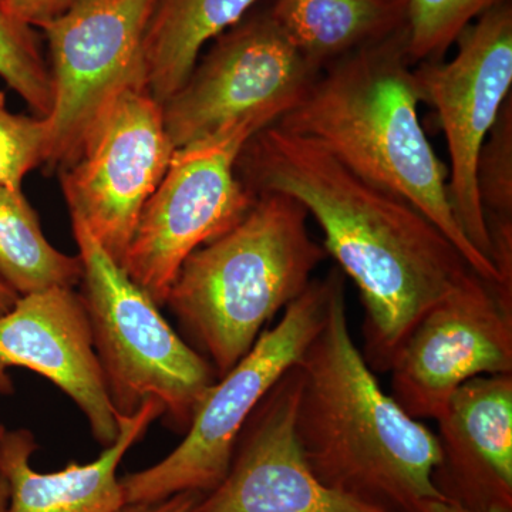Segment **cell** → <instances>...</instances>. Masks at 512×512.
Returning a JSON list of instances; mask_svg holds the SVG:
<instances>
[{"mask_svg":"<svg viewBox=\"0 0 512 512\" xmlns=\"http://www.w3.org/2000/svg\"><path fill=\"white\" fill-rule=\"evenodd\" d=\"M413 66L404 26L329 64L274 124L311 138L367 183L409 202L453 242L477 275L512 295L458 225L446 164L421 127Z\"/></svg>","mask_w":512,"mask_h":512,"instance_id":"3957f363","label":"cell"},{"mask_svg":"<svg viewBox=\"0 0 512 512\" xmlns=\"http://www.w3.org/2000/svg\"><path fill=\"white\" fill-rule=\"evenodd\" d=\"M328 275L325 319L296 363L303 456L323 484L384 510L420 512L447 501L433 481L436 434L383 392L350 333L345 275Z\"/></svg>","mask_w":512,"mask_h":512,"instance_id":"7a4b0ae2","label":"cell"},{"mask_svg":"<svg viewBox=\"0 0 512 512\" xmlns=\"http://www.w3.org/2000/svg\"><path fill=\"white\" fill-rule=\"evenodd\" d=\"M420 512H474L467 510V508L460 507L457 504L448 503V501L443 500H433L429 501V503L424 504V507L421 508ZM498 512V511H491Z\"/></svg>","mask_w":512,"mask_h":512,"instance_id":"484cf974","label":"cell"},{"mask_svg":"<svg viewBox=\"0 0 512 512\" xmlns=\"http://www.w3.org/2000/svg\"><path fill=\"white\" fill-rule=\"evenodd\" d=\"M507 0H406L407 53L420 64L443 60L458 37Z\"/></svg>","mask_w":512,"mask_h":512,"instance_id":"7402d4cb","label":"cell"},{"mask_svg":"<svg viewBox=\"0 0 512 512\" xmlns=\"http://www.w3.org/2000/svg\"><path fill=\"white\" fill-rule=\"evenodd\" d=\"M389 372L390 396L416 420H436L468 380L512 375V296L471 272L414 326Z\"/></svg>","mask_w":512,"mask_h":512,"instance_id":"7c38bea8","label":"cell"},{"mask_svg":"<svg viewBox=\"0 0 512 512\" xmlns=\"http://www.w3.org/2000/svg\"><path fill=\"white\" fill-rule=\"evenodd\" d=\"M82 261V295L94 350L111 404L131 416L148 400L163 406V420L185 434L208 390L214 367L161 315L160 306L128 278L86 227L72 218Z\"/></svg>","mask_w":512,"mask_h":512,"instance_id":"5b68a950","label":"cell"},{"mask_svg":"<svg viewBox=\"0 0 512 512\" xmlns=\"http://www.w3.org/2000/svg\"><path fill=\"white\" fill-rule=\"evenodd\" d=\"M308 218L291 195L266 192L244 220L181 265L165 306L218 379L302 295L328 256L311 237Z\"/></svg>","mask_w":512,"mask_h":512,"instance_id":"277c9868","label":"cell"},{"mask_svg":"<svg viewBox=\"0 0 512 512\" xmlns=\"http://www.w3.org/2000/svg\"><path fill=\"white\" fill-rule=\"evenodd\" d=\"M436 420L437 490L470 511L512 512V375L468 380Z\"/></svg>","mask_w":512,"mask_h":512,"instance_id":"9a60e30c","label":"cell"},{"mask_svg":"<svg viewBox=\"0 0 512 512\" xmlns=\"http://www.w3.org/2000/svg\"><path fill=\"white\" fill-rule=\"evenodd\" d=\"M80 279L79 255L63 254L47 241L39 215L23 191L0 187V281L25 296L50 288H76Z\"/></svg>","mask_w":512,"mask_h":512,"instance_id":"d6986e66","label":"cell"},{"mask_svg":"<svg viewBox=\"0 0 512 512\" xmlns=\"http://www.w3.org/2000/svg\"><path fill=\"white\" fill-rule=\"evenodd\" d=\"M298 394L295 365L256 406L227 476L192 512H393L333 490L313 474L296 437Z\"/></svg>","mask_w":512,"mask_h":512,"instance_id":"4fadbf2b","label":"cell"},{"mask_svg":"<svg viewBox=\"0 0 512 512\" xmlns=\"http://www.w3.org/2000/svg\"><path fill=\"white\" fill-rule=\"evenodd\" d=\"M202 495L195 491H185L156 503L126 504L120 512H192Z\"/></svg>","mask_w":512,"mask_h":512,"instance_id":"d4e9b609","label":"cell"},{"mask_svg":"<svg viewBox=\"0 0 512 512\" xmlns=\"http://www.w3.org/2000/svg\"><path fill=\"white\" fill-rule=\"evenodd\" d=\"M49 138L46 117L12 113L0 92V187L23 191L26 175L46 163Z\"/></svg>","mask_w":512,"mask_h":512,"instance_id":"603a6c76","label":"cell"},{"mask_svg":"<svg viewBox=\"0 0 512 512\" xmlns=\"http://www.w3.org/2000/svg\"><path fill=\"white\" fill-rule=\"evenodd\" d=\"M163 414L161 403L148 400L131 416H119V437L97 460L49 474L30 466L39 448L32 431H6L0 440V476L9 487L8 512H120L126 504L117 468Z\"/></svg>","mask_w":512,"mask_h":512,"instance_id":"2e32d148","label":"cell"},{"mask_svg":"<svg viewBox=\"0 0 512 512\" xmlns=\"http://www.w3.org/2000/svg\"><path fill=\"white\" fill-rule=\"evenodd\" d=\"M73 2L74 0H0V6L30 28L40 29L62 15Z\"/></svg>","mask_w":512,"mask_h":512,"instance_id":"cb8c5ba5","label":"cell"},{"mask_svg":"<svg viewBox=\"0 0 512 512\" xmlns=\"http://www.w3.org/2000/svg\"><path fill=\"white\" fill-rule=\"evenodd\" d=\"M328 295L329 275L312 279L274 328L208 390L180 446L160 463L120 478L124 504L156 503L185 491L208 494L224 480L249 416L319 332Z\"/></svg>","mask_w":512,"mask_h":512,"instance_id":"8992f818","label":"cell"},{"mask_svg":"<svg viewBox=\"0 0 512 512\" xmlns=\"http://www.w3.org/2000/svg\"><path fill=\"white\" fill-rule=\"evenodd\" d=\"M269 12L320 72L406 26V0H274Z\"/></svg>","mask_w":512,"mask_h":512,"instance_id":"e0dca14e","label":"cell"},{"mask_svg":"<svg viewBox=\"0 0 512 512\" xmlns=\"http://www.w3.org/2000/svg\"><path fill=\"white\" fill-rule=\"evenodd\" d=\"M10 367L46 377L79 406L97 443L119 437V414L111 404L94 350L92 326L80 292L50 288L19 296L0 316V393L13 392Z\"/></svg>","mask_w":512,"mask_h":512,"instance_id":"5bb4252c","label":"cell"},{"mask_svg":"<svg viewBox=\"0 0 512 512\" xmlns=\"http://www.w3.org/2000/svg\"><path fill=\"white\" fill-rule=\"evenodd\" d=\"M5 434H6L5 426H3V424H0V440H2V437L5 436Z\"/></svg>","mask_w":512,"mask_h":512,"instance_id":"f1b7e54d","label":"cell"},{"mask_svg":"<svg viewBox=\"0 0 512 512\" xmlns=\"http://www.w3.org/2000/svg\"><path fill=\"white\" fill-rule=\"evenodd\" d=\"M477 190L491 241V261L503 278L512 276V101L485 141L477 165Z\"/></svg>","mask_w":512,"mask_h":512,"instance_id":"ffe728a7","label":"cell"},{"mask_svg":"<svg viewBox=\"0 0 512 512\" xmlns=\"http://www.w3.org/2000/svg\"><path fill=\"white\" fill-rule=\"evenodd\" d=\"M256 0H157L144 42L147 87L163 106L187 82L202 47L247 15Z\"/></svg>","mask_w":512,"mask_h":512,"instance_id":"ac0fdd59","label":"cell"},{"mask_svg":"<svg viewBox=\"0 0 512 512\" xmlns=\"http://www.w3.org/2000/svg\"><path fill=\"white\" fill-rule=\"evenodd\" d=\"M9 487L5 478L0 476V512H8Z\"/></svg>","mask_w":512,"mask_h":512,"instance_id":"4316f807","label":"cell"},{"mask_svg":"<svg viewBox=\"0 0 512 512\" xmlns=\"http://www.w3.org/2000/svg\"><path fill=\"white\" fill-rule=\"evenodd\" d=\"M237 175L255 197L291 195L318 222L323 248L359 289L362 355L373 372H389L414 326L473 272L420 211L311 138L276 124L262 128L242 147Z\"/></svg>","mask_w":512,"mask_h":512,"instance_id":"6da1fadb","label":"cell"},{"mask_svg":"<svg viewBox=\"0 0 512 512\" xmlns=\"http://www.w3.org/2000/svg\"><path fill=\"white\" fill-rule=\"evenodd\" d=\"M450 62L414 69L421 103L437 111L450 154L447 190L460 228L491 261V241L477 190V165L512 86V8L505 2L480 16L457 39ZM494 265V264H493Z\"/></svg>","mask_w":512,"mask_h":512,"instance_id":"30bf717a","label":"cell"},{"mask_svg":"<svg viewBox=\"0 0 512 512\" xmlns=\"http://www.w3.org/2000/svg\"><path fill=\"white\" fill-rule=\"evenodd\" d=\"M6 298H8V289H6V286L0 282V309L5 305Z\"/></svg>","mask_w":512,"mask_h":512,"instance_id":"83f0119b","label":"cell"},{"mask_svg":"<svg viewBox=\"0 0 512 512\" xmlns=\"http://www.w3.org/2000/svg\"><path fill=\"white\" fill-rule=\"evenodd\" d=\"M0 79L22 97L33 114L49 117L55 84L35 29L0 6Z\"/></svg>","mask_w":512,"mask_h":512,"instance_id":"44dd1931","label":"cell"},{"mask_svg":"<svg viewBox=\"0 0 512 512\" xmlns=\"http://www.w3.org/2000/svg\"><path fill=\"white\" fill-rule=\"evenodd\" d=\"M322 73L296 49L271 12L242 19L215 39L187 82L163 104L175 148L241 123H276Z\"/></svg>","mask_w":512,"mask_h":512,"instance_id":"ba28073f","label":"cell"},{"mask_svg":"<svg viewBox=\"0 0 512 512\" xmlns=\"http://www.w3.org/2000/svg\"><path fill=\"white\" fill-rule=\"evenodd\" d=\"M157 0H74L43 28L55 104L45 167L72 163L87 130L128 86L147 84L144 42Z\"/></svg>","mask_w":512,"mask_h":512,"instance_id":"8fae6325","label":"cell"},{"mask_svg":"<svg viewBox=\"0 0 512 512\" xmlns=\"http://www.w3.org/2000/svg\"><path fill=\"white\" fill-rule=\"evenodd\" d=\"M175 150L163 106L147 84H134L104 107L72 163L59 171L70 218L119 265Z\"/></svg>","mask_w":512,"mask_h":512,"instance_id":"9c48e42d","label":"cell"},{"mask_svg":"<svg viewBox=\"0 0 512 512\" xmlns=\"http://www.w3.org/2000/svg\"><path fill=\"white\" fill-rule=\"evenodd\" d=\"M262 128L247 121L175 150L120 264L160 308L185 259L231 231L254 207L256 197L239 180L237 160Z\"/></svg>","mask_w":512,"mask_h":512,"instance_id":"52a82bcc","label":"cell"}]
</instances>
